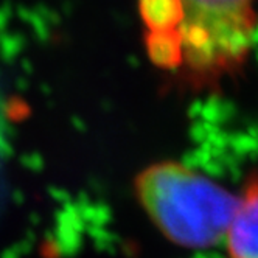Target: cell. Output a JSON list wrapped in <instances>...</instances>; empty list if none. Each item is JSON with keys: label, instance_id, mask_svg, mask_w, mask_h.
<instances>
[{"label": "cell", "instance_id": "1", "mask_svg": "<svg viewBox=\"0 0 258 258\" xmlns=\"http://www.w3.org/2000/svg\"><path fill=\"white\" fill-rule=\"evenodd\" d=\"M136 195L163 236L187 249L216 246L239 202L218 182L177 162L145 168L136 179Z\"/></svg>", "mask_w": 258, "mask_h": 258}, {"label": "cell", "instance_id": "2", "mask_svg": "<svg viewBox=\"0 0 258 258\" xmlns=\"http://www.w3.org/2000/svg\"><path fill=\"white\" fill-rule=\"evenodd\" d=\"M182 2L185 8V17L179 28H199L210 36L218 70L243 61L250 47L255 27L252 0Z\"/></svg>", "mask_w": 258, "mask_h": 258}, {"label": "cell", "instance_id": "3", "mask_svg": "<svg viewBox=\"0 0 258 258\" xmlns=\"http://www.w3.org/2000/svg\"><path fill=\"white\" fill-rule=\"evenodd\" d=\"M256 182L250 180L226 229L224 238L230 258L258 256V198Z\"/></svg>", "mask_w": 258, "mask_h": 258}, {"label": "cell", "instance_id": "4", "mask_svg": "<svg viewBox=\"0 0 258 258\" xmlns=\"http://www.w3.org/2000/svg\"><path fill=\"white\" fill-rule=\"evenodd\" d=\"M139 11L150 31L177 30L185 17L182 0H139Z\"/></svg>", "mask_w": 258, "mask_h": 258}, {"label": "cell", "instance_id": "5", "mask_svg": "<svg viewBox=\"0 0 258 258\" xmlns=\"http://www.w3.org/2000/svg\"><path fill=\"white\" fill-rule=\"evenodd\" d=\"M146 51L150 59L163 69H174L183 64V45L179 30L148 31Z\"/></svg>", "mask_w": 258, "mask_h": 258}]
</instances>
